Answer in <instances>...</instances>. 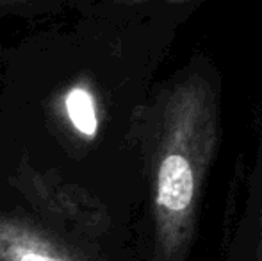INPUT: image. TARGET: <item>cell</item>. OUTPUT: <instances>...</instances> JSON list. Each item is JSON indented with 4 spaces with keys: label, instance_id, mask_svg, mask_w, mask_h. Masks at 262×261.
I'll list each match as a JSON object with an SVG mask.
<instances>
[{
    "label": "cell",
    "instance_id": "6da1fadb",
    "mask_svg": "<svg viewBox=\"0 0 262 261\" xmlns=\"http://www.w3.org/2000/svg\"><path fill=\"white\" fill-rule=\"evenodd\" d=\"M143 122L152 206L150 261H187L220 149V77L205 63L186 66L154 95Z\"/></svg>",
    "mask_w": 262,
    "mask_h": 261
},
{
    "label": "cell",
    "instance_id": "7a4b0ae2",
    "mask_svg": "<svg viewBox=\"0 0 262 261\" xmlns=\"http://www.w3.org/2000/svg\"><path fill=\"white\" fill-rule=\"evenodd\" d=\"M225 261H262V122L246 175L245 202L225 251Z\"/></svg>",
    "mask_w": 262,
    "mask_h": 261
},
{
    "label": "cell",
    "instance_id": "3957f363",
    "mask_svg": "<svg viewBox=\"0 0 262 261\" xmlns=\"http://www.w3.org/2000/svg\"><path fill=\"white\" fill-rule=\"evenodd\" d=\"M0 261H77L45 233L16 218L0 216Z\"/></svg>",
    "mask_w": 262,
    "mask_h": 261
},
{
    "label": "cell",
    "instance_id": "277c9868",
    "mask_svg": "<svg viewBox=\"0 0 262 261\" xmlns=\"http://www.w3.org/2000/svg\"><path fill=\"white\" fill-rule=\"evenodd\" d=\"M64 106L72 126L86 138H93L98 131V111L93 91L84 84H75L66 93Z\"/></svg>",
    "mask_w": 262,
    "mask_h": 261
},
{
    "label": "cell",
    "instance_id": "5b68a950",
    "mask_svg": "<svg viewBox=\"0 0 262 261\" xmlns=\"http://www.w3.org/2000/svg\"><path fill=\"white\" fill-rule=\"evenodd\" d=\"M118 4H125V6H134V4H145L152 2V0H116Z\"/></svg>",
    "mask_w": 262,
    "mask_h": 261
}]
</instances>
